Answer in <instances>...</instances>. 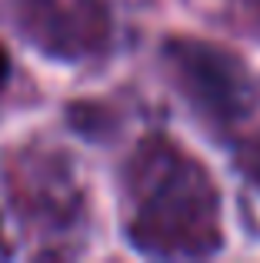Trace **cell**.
I'll list each match as a JSON object with an SVG mask.
<instances>
[{
    "mask_svg": "<svg viewBox=\"0 0 260 263\" xmlns=\"http://www.w3.org/2000/svg\"><path fill=\"white\" fill-rule=\"evenodd\" d=\"M17 24L27 40L60 60L100 53L110 33L104 0H17Z\"/></svg>",
    "mask_w": 260,
    "mask_h": 263,
    "instance_id": "cell-3",
    "label": "cell"
},
{
    "mask_svg": "<svg viewBox=\"0 0 260 263\" xmlns=\"http://www.w3.org/2000/svg\"><path fill=\"white\" fill-rule=\"evenodd\" d=\"M10 190L33 217L50 223L73 220V180L64 174V160H20Z\"/></svg>",
    "mask_w": 260,
    "mask_h": 263,
    "instance_id": "cell-4",
    "label": "cell"
},
{
    "mask_svg": "<svg viewBox=\"0 0 260 263\" xmlns=\"http://www.w3.org/2000/svg\"><path fill=\"white\" fill-rule=\"evenodd\" d=\"M237 163H240L244 177H247L250 183L260 190V140L240 143V150H237Z\"/></svg>",
    "mask_w": 260,
    "mask_h": 263,
    "instance_id": "cell-5",
    "label": "cell"
},
{
    "mask_svg": "<svg viewBox=\"0 0 260 263\" xmlns=\"http://www.w3.org/2000/svg\"><path fill=\"white\" fill-rule=\"evenodd\" d=\"M127 240L147 257H210L224 247L214 174L170 137H143L124 167Z\"/></svg>",
    "mask_w": 260,
    "mask_h": 263,
    "instance_id": "cell-1",
    "label": "cell"
},
{
    "mask_svg": "<svg viewBox=\"0 0 260 263\" xmlns=\"http://www.w3.org/2000/svg\"><path fill=\"white\" fill-rule=\"evenodd\" d=\"M163 60L180 93L210 120L234 123L254 110L250 70L227 47L197 37H170L163 44Z\"/></svg>",
    "mask_w": 260,
    "mask_h": 263,
    "instance_id": "cell-2",
    "label": "cell"
},
{
    "mask_svg": "<svg viewBox=\"0 0 260 263\" xmlns=\"http://www.w3.org/2000/svg\"><path fill=\"white\" fill-rule=\"evenodd\" d=\"M4 253H7V247H4V243H0V257H4Z\"/></svg>",
    "mask_w": 260,
    "mask_h": 263,
    "instance_id": "cell-7",
    "label": "cell"
},
{
    "mask_svg": "<svg viewBox=\"0 0 260 263\" xmlns=\"http://www.w3.org/2000/svg\"><path fill=\"white\" fill-rule=\"evenodd\" d=\"M7 77H10V53L0 47V87L7 84Z\"/></svg>",
    "mask_w": 260,
    "mask_h": 263,
    "instance_id": "cell-6",
    "label": "cell"
}]
</instances>
